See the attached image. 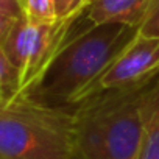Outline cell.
<instances>
[{"mask_svg": "<svg viewBox=\"0 0 159 159\" xmlns=\"http://www.w3.org/2000/svg\"><path fill=\"white\" fill-rule=\"evenodd\" d=\"M139 28L106 24L70 30V36L38 86L25 97L55 106L72 109L81 103L92 86L120 53L137 38Z\"/></svg>", "mask_w": 159, "mask_h": 159, "instance_id": "1", "label": "cell"}, {"mask_svg": "<svg viewBox=\"0 0 159 159\" xmlns=\"http://www.w3.org/2000/svg\"><path fill=\"white\" fill-rule=\"evenodd\" d=\"M147 89L102 92L73 106L75 159H136Z\"/></svg>", "mask_w": 159, "mask_h": 159, "instance_id": "2", "label": "cell"}, {"mask_svg": "<svg viewBox=\"0 0 159 159\" xmlns=\"http://www.w3.org/2000/svg\"><path fill=\"white\" fill-rule=\"evenodd\" d=\"M0 159H75L73 111L25 95L0 105Z\"/></svg>", "mask_w": 159, "mask_h": 159, "instance_id": "3", "label": "cell"}, {"mask_svg": "<svg viewBox=\"0 0 159 159\" xmlns=\"http://www.w3.org/2000/svg\"><path fill=\"white\" fill-rule=\"evenodd\" d=\"M73 22L58 20L47 25H33L25 17L14 22L2 48L19 73L20 97L28 95L42 80L67 42Z\"/></svg>", "mask_w": 159, "mask_h": 159, "instance_id": "4", "label": "cell"}, {"mask_svg": "<svg viewBox=\"0 0 159 159\" xmlns=\"http://www.w3.org/2000/svg\"><path fill=\"white\" fill-rule=\"evenodd\" d=\"M156 81H159V38L137 34L92 86L86 98L102 92L142 91Z\"/></svg>", "mask_w": 159, "mask_h": 159, "instance_id": "5", "label": "cell"}, {"mask_svg": "<svg viewBox=\"0 0 159 159\" xmlns=\"http://www.w3.org/2000/svg\"><path fill=\"white\" fill-rule=\"evenodd\" d=\"M150 5L151 0H91L83 16L91 27L122 24L140 28Z\"/></svg>", "mask_w": 159, "mask_h": 159, "instance_id": "6", "label": "cell"}, {"mask_svg": "<svg viewBox=\"0 0 159 159\" xmlns=\"http://www.w3.org/2000/svg\"><path fill=\"white\" fill-rule=\"evenodd\" d=\"M142 119V139L136 159H159V81L143 94Z\"/></svg>", "mask_w": 159, "mask_h": 159, "instance_id": "7", "label": "cell"}, {"mask_svg": "<svg viewBox=\"0 0 159 159\" xmlns=\"http://www.w3.org/2000/svg\"><path fill=\"white\" fill-rule=\"evenodd\" d=\"M20 97L19 73L0 45V105L10 103Z\"/></svg>", "mask_w": 159, "mask_h": 159, "instance_id": "8", "label": "cell"}, {"mask_svg": "<svg viewBox=\"0 0 159 159\" xmlns=\"http://www.w3.org/2000/svg\"><path fill=\"white\" fill-rule=\"evenodd\" d=\"M24 17L33 25H47L58 22L55 0H24Z\"/></svg>", "mask_w": 159, "mask_h": 159, "instance_id": "9", "label": "cell"}, {"mask_svg": "<svg viewBox=\"0 0 159 159\" xmlns=\"http://www.w3.org/2000/svg\"><path fill=\"white\" fill-rule=\"evenodd\" d=\"M91 0H55V11L58 20H75L81 16Z\"/></svg>", "mask_w": 159, "mask_h": 159, "instance_id": "10", "label": "cell"}, {"mask_svg": "<svg viewBox=\"0 0 159 159\" xmlns=\"http://www.w3.org/2000/svg\"><path fill=\"white\" fill-rule=\"evenodd\" d=\"M139 34L145 38H159V0H151L147 17L139 28Z\"/></svg>", "mask_w": 159, "mask_h": 159, "instance_id": "11", "label": "cell"}, {"mask_svg": "<svg viewBox=\"0 0 159 159\" xmlns=\"http://www.w3.org/2000/svg\"><path fill=\"white\" fill-rule=\"evenodd\" d=\"M0 14L11 19L24 17V7L20 0H0Z\"/></svg>", "mask_w": 159, "mask_h": 159, "instance_id": "12", "label": "cell"}, {"mask_svg": "<svg viewBox=\"0 0 159 159\" xmlns=\"http://www.w3.org/2000/svg\"><path fill=\"white\" fill-rule=\"evenodd\" d=\"M16 20H17V19H11V17H8V16L0 14V45H2L3 41L7 39V36H8V33L11 31V28H13V25H14Z\"/></svg>", "mask_w": 159, "mask_h": 159, "instance_id": "13", "label": "cell"}, {"mask_svg": "<svg viewBox=\"0 0 159 159\" xmlns=\"http://www.w3.org/2000/svg\"><path fill=\"white\" fill-rule=\"evenodd\" d=\"M20 2H22V3H24V0H20Z\"/></svg>", "mask_w": 159, "mask_h": 159, "instance_id": "14", "label": "cell"}]
</instances>
